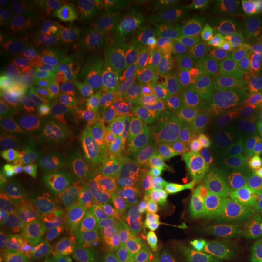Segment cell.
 Segmentation results:
<instances>
[{"instance_id":"ab89813d","label":"cell","mask_w":262,"mask_h":262,"mask_svg":"<svg viewBox=\"0 0 262 262\" xmlns=\"http://www.w3.org/2000/svg\"><path fill=\"white\" fill-rule=\"evenodd\" d=\"M110 262H127V257L123 258V260H119V261H110Z\"/></svg>"},{"instance_id":"f546056e","label":"cell","mask_w":262,"mask_h":262,"mask_svg":"<svg viewBox=\"0 0 262 262\" xmlns=\"http://www.w3.org/2000/svg\"><path fill=\"white\" fill-rule=\"evenodd\" d=\"M83 220L88 231L98 241L110 247L122 249L123 234L119 222L101 217H83Z\"/></svg>"},{"instance_id":"7402d4cb","label":"cell","mask_w":262,"mask_h":262,"mask_svg":"<svg viewBox=\"0 0 262 262\" xmlns=\"http://www.w3.org/2000/svg\"><path fill=\"white\" fill-rule=\"evenodd\" d=\"M67 234H71L73 243L86 255L91 262L119 261L125 257V251L119 248L110 247L88 231L83 217L74 222L73 227Z\"/></svg>"},{"instance_id":"60d3db41","label":"cell","mask_w":262,"mask_h":262,"mask_svg":"<svg viewBox=\"0 0 262 262\" xmlns=\"http://www.w3.org/2000/svg\"><path fill=\"white\" fill-rule=\"evenodd\" d=\"M261 143H262V133H261Z\"/></svg>"},{"instance_id":"d6a6232c","label":"cell","mask_w":262,"mask_h":262,"mask_svg":"<svg viewBox=\"0 0 262 262\" xmlns=\"http://www.w3.org/2000/svg\"><path fill=\"white\" fill-rule=\"evenodd\" d=\"M52 262H91L83 251L66 237L57 238L49 245Z\"/></svg>"},{"instance_id":"83f0119b","label":"cell","mask_w":262,"mask_h":262,"mask_svg":"<svg viewBox=\"0 0 262 262\" xmlns=\"http://www.w3.org/2000/svg\"><path fill=\"white\" fill-rule=\"evenodd\" d=\"M137 55H133L127 50H116L104 62L102 71V83L108 86L118 88L122 90H131L129 84L125 80L124 73L126 67L136 60Z\"/></svg>"},{"instance_id":"f1b7e54d","label":"cell","mask_w":262,"mask_h":262,"mask_svg":"<svg viewBox=\"0 0 262 262\" xmlns=\"http://www.w3.org/2000/svg\"><path fill=\"white\" fill-rule=\"evenodd\" d=\"M140 183L122 179H91L85 199L101 198L108 195H127L139 193Z\"/></svg>"},{"instance_id":"e575fe53","label":"cell","mask_w":262,"mask_h":262,"mask_svg":"<svg viewBox=\"0 0 262 262\" xmlns=\"http://www.w3.org/2000/svg\"><path fill=\"white\" fill-rule=\"evenodd\" d=\"M249 262H262V229H254Z\"/></svg>"},{"instance_id":"2e32d148","label":"cell","mask_w":262,"mask_h":262,"mask_svg":"<svg viewBox=\"0 0 262 262\" xmlns=\"http://www.w3.org/2000/svg\"><path fill=\"white\" fill-rule=\"evenodd\" d=\"M28 156L51 172L57 185L64 183L80 169L70 148L55 140L38 143Z\"/></svg>"},{"instance_id":"603a6c76","label":"cell","mask_w":262,"mask_h":262,"mask_svg":"<svg viewBox=\"0 0 262 262\" xmlns=\"http://www.w3.org/2000/svg\"><path fill=\"white\" fill-rule=\"evenodd\" d=\"M118 222L122 229L124 251L135 250L147 244L152 234V219H149L148 211L137 206L127 211Z\"/></svg>"},{"instance_id":"cb8c5ba5","label":"cell","mask_w":262,"mask_h":262,"mask_svg":"<svg viewBox=\"0 0 262 262\" xmlns=\"http://www.w3.org/2000/svg\"><path fill=\"white\" fill-rule=\"evenodd\" d=\"M145 254L159 262H193V253L189 248L178 239L158 232L150 234Z\"/></svg>"},{"instance_id":"30bf717a","label":"cell","mask_w":262,"mask_h":262,"mask_svg":"<svg viewBox=\"0 0 262 262\" xmlns=\"http://www.w3.org/2000/svg\"><path fill=\"white\" fill-rule=\"evenodd\" d=\"M135 39L153 54L181 55L198 40L193 21L180 10L164 8L152 21L135 31Z\"/></svg>"},{"instance_id":"484cf974","label":"cell","mask_w":262,"mask_h":262,"mask_svg":"<svg viewBox=\"0 0 262 262\" xmlns=\"http://www.w3.org/2000/svg\"><path fill=\"white\" fill-rule=\"evenodd\" d=\"M227 68L262 81V31L228 58Z\"/></svg>"},{"instance_id":"9a60e30c","label":"cell","mask_w":262,"mask_h":262,"mask_svg":"<svg viewBox=\"0 0 262 262\" xmlns=\"http://www.w3.org/2000/svg\"><path fill=\"white\" fill-rule=\"evenodd\" d=\"M182 205L183 210L206 241L211 243H224L234 234L237 228L235 225L214 205L195 204L193 202H187Z\"/></svg>"},{"instance_id":"f35d334b","label":"cell","mask_w":262,"mask_h":262,"mask_svg":"<svg viewBox=\"0 0 262 262\" xmlns=\"http://www.w3.org/2000/svg\"><path fill=\"white\" fill-rule=\"evenodd\" d=\"M258 12H260V25H262V0L258 2Z\"/></svg>"},{"instance_id":"6da1fadb","label":"cell","mask_w":262,"mask_h":262,"mask_svg":"<svg viewBox=\"0 0 262 262\" xmlns=\"http://www.w3.org/2000/svg\"><path fill=\"white\" fill-rule=\"evenodd\" d=\"M258 152L242 137L226 141L215 153L202 179L201 189L210 204L245 229L257 224L255 170Z\"/></svg>"},{"instance_id":"ffe728a7","label":"cell","mask_w":262,"mask_h":262,"mask_svg":"<svg viewBox=\"0 0 262 262\" xmlns=\"http://www.w3.org/2000/svg\"><path fill=\"white\" fill-rule=\"evenodd\" d=\"M2 245L22 262H52L49 244L31 237L24 228L2 225Z\"/></svg>"},{"instance_id":"ba28073f","label":"cell","mask_w":262,"mask_h":262,"mask_svg":"<svg viewBox=\"0 0 262 262\" xmlns=\"http://www.w3.org/2000/svg\"><path fill=\"white\" fill-rule=\"evenodd\" d=\"M188 8L202 50L208 55L226 51L253 29L226 0H198L188 3Z\"/></svg>"},{"instance_id":"3957f363","label":"cell","mask_w":262,"mask_h":262,"mask_svg":"<svg viewBox=\"0 0 262 262\" xmlns=\"http://www.w3.org/2000/svg\"><path fill=\"white\" fill-rule=\"evenodd\" d=\"M27 21L38 38L84 45L103 44L108 35L116 34L98 14L94 2L35 0L28 6Z\"/></svg>"},{"instance_id":"52a82bcc","label":"cell","mask_w":262,"mask_h":262,"mask_svg":"<svg viewBox=\"0 0 262 262\" xmlns=\"http://www.w3.org/2000/svg\"><path fill=\"white\" fill-rule=\"evenodd\" d=\"M141 57L148 71L141 89L148 95L152 102L168 110H178L195 103L208 73L181 63L164 68L146 56Z\"/></svg>"},{"instance_id":"ac0fdd59","label":"cell","mask_w":262,"mask_h":262,"mask_svg":"<svg viewBox=\"0 0 262 262\" xmlns=\"http://www.w3.org/2000/svg\"><path fill=\"white\" fill-rule=\"evenodd\" d=\"M152 226L156 232L178 239L189 248L196 242L194 229L189 224L183 208L173 203H166L152 212Z\"/></svg>"},{"instance_id":"d6986e66","label":"cell","mask_w":262,"mask_h":262,"mask_svg":"<svg viewBox=\"0 0 262 262\" xmlns=\"http://www.w3.org/2000/svg\"><path fill=\"white\" fill-rule=\"evenodd\" d=\"M33 40L26 26L15 19L0 22V57L3 66L25 62Z\"/></svg>"},{"instance_id":"44dd1931","label":"cell","mask_w":262,"mask_h":262,"mask_svg":"<svg viewBox=\"0 0 262 262\" xmlns=\"http://www.w3.org/2000/svg\"><path fill=\"white\" fill-rule=\"evenodd\" d=\"M10 183L33 195L41 194L56 185L52 173L29 156L25 157L14 169L10 178Z\"/></svg>"},{"instance_id":"74e56055","label":"cell","mask_w":262,"mask_h":262,"mask_svg":"<svg viewBox=\"0 0 262 262\" xmlns=\"http://www.w3.org/2000/svg\"><path fill=\"white\" fill-rule=\"evenodd\" d=\"M127 262H159L156 258L148 256L145 253H137L133 254L131 256L127 257Z\"/></svg>"},{"instance_id":"d590c367","label":"cell","mask_w":262,"mask_h":262,"mask_svg":"<svg viewBox=\"0 0 262 262\" xmlns=\"http://www.w3.org/2000/svg\"><path fill=\"white\" fill-rule=\"evenodd\" d=\"M22 5H24L22 0H2L0 2V15L8 16L14 14Z\"/></svg>"},{"instance_id":"9c48e42d","label":"cell","mask_w":262,"mask_h":262,"mask_svg":"<svg viewBox=\"0 0 262 262\" xmlns=\"http://www.w3.org/2000/svg\"><path fill=\"white\" fill-rule=\"evenodd\" d=\"M84 44L35 38L25 60V72L34 79H56L77 73L88 57Z\"/></svg>"},{"instance_id":"277c9868","label":"cell","mask_w":262,"mask_h":262,"mask_svg":"<svg viewBox=\"0 0 262 262\" xmlns=\"http://www.w3.org/2000/svg\"><path fill=\"white\" fill-rule=\"evenodd\" d=\"M201 152L191 140L164 141L157 155L140 166L142 180H155L165 192L169 203L191 202L201 176Z\"/></svg>"},{"instance_id":"4fadbf2b","label":"cell","mask_w":262,"mask_h":262,"mask_svg":"<svg viewBox=\"0 0 262 262\" xmlns=\"http://www.w3.org/2000/svg\"><path fill=\"white\" fill-rule=\"evenodd\" d=\"M98 14L113 28L116 34L139 29L152 21L164 9L160 3L148 0H113L94 2Z\"/></svg>"},{"instance_id":"1f68e13d","label":"cell","mask_w":262,"mask_h":262,"mask_svg":"<svg viewBox=\"0 0 262 262\" xmlns=\"http://www.w3.org/2000/svg\"><path fill=\"white\" fill-rule=\"evenodd\" d=\"M165 192L159 182L155 180H143L139 187V205L146 211H156L157 209L166 204Z\"/></svg>"},{"instance_id":"8fae6325","label":"cell","mask_w":262,"mask_h":262,"mask_svg":"<svg viewBox=\"0 0 262 262\" xmlns=\"http://www.w3.org/2000/svg\"><path fill=\"white\" fill-rule=\"evenodd\" d=\"M52 139L68 147L80 168L90 170L110 162L103 137L94 133L85 117L71 112L55 130Z\"/></svg>"},{"instance_id":"5b68a950","label":"cell","mask_w":262,"mask_h":262,"mask_svg":"<svg viewBox=\"0 0 262 262\" xmlns=\"http://www.w3.org/2000/svg\"><path fill=\"white\" fill-rule=\"evenodd\" d=\"M70 113L68 98L63 95L19 98L3 110V124L14 137L47 139L52 137L63 118Z\"/></svg>"},{"instance_id":"e0dca14e","label":"cell","mask_w":262,"mask_h":262,"mask_svg":"<svg viewBox=\"0 0 262 262\" xmlns=\"http://www.w3.org/2000/svg\"><path fill=\"white\" fill-rule=\"evenodd\" d=\"M34 198L42 210L66 221H77L85 209L84 195L57 183L41 194L34 195Z\"/></svg>"},{"instance_id":"4dcf8cb0","label":"cell","mask_w":262,"mask_h":262,"mask_svg":"<svg viewBox=\"0 0 262 262\" xmlns=\"http://www.w3.org/2000/svg\"><path fill=\"white\" fill-rule=\"evenodd\" d=\"M91 179H101V178H111V179H122V180H131V181L142 182V176H141L140 169L129 164L116 162L111 159L103 165L89 170Z\"/></svg>"},{"instance_id":"d4e9b609","label":"cell","mask_w":262,"mask_h":262,"mask_svg":"<svg viewBox=\"0 0 262 262\" xmlns=\"http://www.w3.org/2000/svg\"><path fill=\"white\" fill-rule=\"evenodd\" d=\"M139 193L127 195H108L85 199V209L96 217L119 221L127 211L137 208Z\"/></svg>"},{"instance_id":"8d00e7d4","label":"cell","mask_w":262,"mask_h":262,"mask_svg":"<svg viewBox=\"0 0 262 262\" xmlns=\"http://www.w3.org/2000/svg\"><path fill=\"white\" fill-rule=\"evenodd\" d=\"M0 262H22L9 250L5 245H2V253H0Z\"/></svg>"},{"instance_id":"7a4b0ae2","label":"cell","mask_w":262,"mask_h":262,"mask_svg":"<svg viewBox=\"0 0 262 262\" xmlns=\"http://www.w3.org/2000/svg\"><path fill=\"white\" fill-rule=\"evenodd\" d=\"M191 116L217 126H247L262 116V81L235 70L208 73Z\"/></svg>"},{"instance_id":"7c38bea8","label":"cell","mask_w":262,"mask_h":262,"mask_svg":"<svg viewBox=\"0 0 262 262\" xmlns=\"http://www.w3.org/2000/svg\"><path fill=\"white\" fill-rule=\"evenodd\" d=\"M152 102L145 91L139 89L122 90L95 83L84 93L83 103L94 116L127 118L145 111Z\"/></svg>"},{"instance_id":"836d02e7","label":"cell","mask_w":262,"mask_h":262,"mask_svg":"<svg viewBox=\"0 0 262 262\" xmlns=\"http://www.w3.org/2000/svg\"><path fill=\"white\" fill-rule=\"evenodd\" d=\"M255 191L257 201V224L255 229H262V153H258L255 170Z\"/></svg>"},{"instance_id":"4316f807","label":"cell","mask_w":262,"mask_h":262,"mask_svg":"<svg viewBox=\"0 0 262 262\" xmlns=\"http://www.w3.org/2000/svg\"><path fill=\"white\" fill-rule=\"evenodd\" d=\"M254 228L239 231L216 249L215 262H249Z\"/></svg>"},{"instance_id":"8992f818","label":"cell","mask_w":262,"mask_h":262,"mask_svg":"<svg viewBox=\"0 0 262 262\" xmlns=\"http://www.w3.org/2000/svg\"><path fill=\"white\" fill-rule=\"evenodd\" d=\"M101 136L110 159L140 168L157 155L164 143L156 124L140 118H118L106 123Z\"/></svg>"},{"instance_id":"5bb4252c","label":"cell","mask_w":262,"mask_h":262,"mask_svg":"<svg viewBox=\"0 0 262 262\" xmlns=\"http://www.w3.org/2000/svg\"><path fill=\"white\" fill-rule=\"evenodd\" d=\"M41 210L34 195L22 191L12 183H5L0 192V217L2 225L24 228Z\"/></svg>"}]
</instances>
